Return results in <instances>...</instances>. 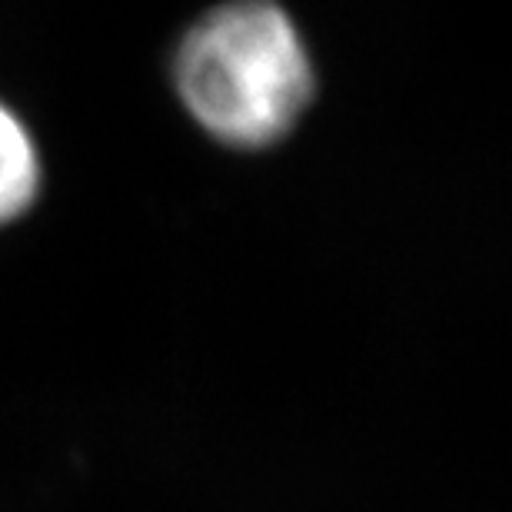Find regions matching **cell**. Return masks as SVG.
I'll return each mask as SVG.
<instances>
[{
    "label": "cell",
    "mask_w": 512,
    "mask_h": 512,
    "mask_svg": "<svg viewBox=\"0 0 512 512\" xmlns=\"http://www.w3.org/2000/svg\"><path fill=\"white\" fill-rule=\"evenodd\" d=\"M180 107L233 150H266L300 127L316 97V60L290 10L227 0L183 27L170 54Z\"/></svg>",
    "instance_id": "obj_1"
},
{
    "label": "cell",
    "mask_w": 512,
    "mask_h": 512,
    "mask_svg": "<svg viewBox=\"0 0 512 512\" xmlns=\"http://www.w3.org/2000/svg\"><path fill=\"white\" fill-rule=\"evenodd\" d=\"M44 190V157L24 117L0 97V227L20 220Z\"/></svg>",
    "instance_id": "obj_2"
}]
</instances>
